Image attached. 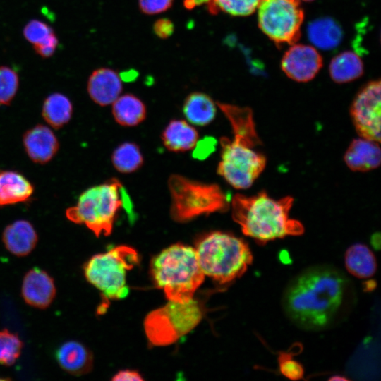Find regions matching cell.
Segmentation results:
<instances>
[{
	"mask_svg": "<svg viewBox=\"0 0 381 381\" xmlns=\"http://www.w3.org/2000/svg\"><path fill=\"white\" fill-rule=\"evenodd\" d=\"M348 286V279L334 267L308 268L286 286L282 299L284 312L301 328L323 329L340 310Z\"/></svg>",
	"mask_w": 381,
	"mask_h": 381,
	"instance_id": "1",
	"label": "cell"
},
{
	"mask_svg": "<svg viewBox=\"0 0 381 381\" xmlns=\"http://www.w3.org/2000/svg\"><path fill=\"white\" fill-rule=\"evenodd\" d=\"M293 203L291 196L275 200L262 190L250 197L236 194L230 206L232 218L240 225L243 234L265 244L304 232L301 222L289 216Z\"/></svg>",
	"mask_w": 381,
	"mask_h": 381,
	"instance_id": "2",
	"label": "cell"
},
{
	"mask_svg": "<svg viewBox=\"0 0 381 381\" xmlns=\"http://www.w3.org/2000/svg\"><path fill=\"white\" fill-rule=\"evenodd\" d=\"M157 287L164 291L169 301L185 303L193 298L202 284V272L194 248L176 243L163 250L150 265Z\"/></svg>",
	"mask_w": 381,
	"mask_h": 381,
	"instance_id": "3",
	"label": "cell"
},
{
	"mask_svg": "<svg viewBox=\"0 0 381 381\" xmlns=\"http://www.w3.org/2000/svg\"><path fill=\"white\" fill-rule=\"evenodd\" d=\"M205 275L220 284L241 277L253 262L252 252L241 238L222 231H212L200 237L195 248Z\"/></svg>",
	"mask_w": 381,
	"mask_h": 381,
	"instance_id": "4",
	"label": "cell"
},
{
	"mask_svg": "<svg viewBox=\"0 0 381 381\" xmlns=\"http://www.w3.org/2000/svg\"><path fill=\"white\" fill-rule=\"evenodd\" d=\"M124 189L121 183L111 179L82 193L75 206L66 211L67 219L85 225L94 234H111L116 214L123 206Z\"/></svg>",
	"mask_w": 381,
	"mask_h": 381,
	"instance_id": "5",
	"label": "cell"
},
{
	"mask_svg": "<svg viewBox=\"0 0 381 381\" xmlns=\"http://www.w3.org/2000/svg\"><path fill=\"white\" fill-rule=\"evenodd\" d=\"M171 195L170 214L178 222L203 214L224 212L230 206L228 195L214 183H205L172 174L168 179Z\"/></svg>",
	"mask_w": 381,
	"mask_h": 381,
	"instance_id": "6",
	"label": "cell"
},
{
	"mask_svg": "<svg viewBox=\"0 0 381 381\" xmlns=\"http://www.w3.org/2000/svg\"><path fill=\"white\" fill-rule=\"evenodd\" d=\"M138 262L139 255L134 248L119 246L89 259L83 267L84 274L105 298L122 299L129 293L127 272Z\"/></svg>",
	"mask_w": 381,
	"mask_h": 381,
	"instance_id": "7",
	"label": "cell"
},
{
	"mask_svg": "<svg viewBox=\"0 0 381 381\" xmlns=\"http://www.w3.org/2000/svg\"><path fill=\"white\" fill-rule=\"evenodd\" d=\"M202 316V306L196 299L185 303L169 301L145 317V332L152 345L167 346L193 330Z\"/></svg>",
	"mask_w": 381,
	"mask_h": 381,
	"instance_id": "8",
	"label": "cell"
},
{
	"mask_svg": "<svg viewBox=\"0 0 381 381\" xmlns=\"http://www.w3.org/2000/svg\"><path fill=\"white\" fill-rule=\"evenodd\" d=\"M220 144L218 174L236 189L250 187L266 166L265 157L255 151L250 142L237 136L222 138Z\"/></svg>",
	"mask_w": 381,
	"mask_h": 381,
	"instance_id": "9",
	"label": "cell"
},
{
	"mask_svg": "<svg viewBox=\"0 0 381 381\" xmlns=\"http://www.w3.org/2000/svg\"><path fill=\"white\" fill-rule=\"evenodd\" d=\"M258 8L260 28L277 46L299 40L304 18L300 0H262Z\"/></svg>",
	"mask_w": 381,
	"mask_h": 381,
	"instance_id": "10",
	"label": "cell"
},
{
	"mask_svg": "<svg viewBox=\"0 0 381 381\" xmlns=\"http://www.w3.org/2000/svg\"><path fill=\"white\" fill-rule=\"evenodd\" d=\"M380 80L365 84L356 95L350 109L358 135L365 139L380 142Z\"/></svg>",
	"mask_w": 381,
	"mask_h": 381,
	"instance_id": "11",
	"label": "cell"
},
{
	"mask_svg": "<svg viewBox=\"0 0 381 381\" xmlns=\"http://www.w3.org/2000/svg\"><path fill=\"white\" fill-rule=\"evenodd\" d=\"M322 66V58L319 52L309 45L294 44L285 52L281 68L291 80L308 82L318 74Z\"/></svg>",
	"mask_w": 381,
	"mask_h": 381,
	"instance_id": "12",
	"label": "cell"
},
{
	"mask_svg": "<svg viewBox=\"0 0 381 381\" xmlns=\"http://www.w3.org/2000/svg\"><path fill=\"white\" fill-rule=\"evenodd\" d=\"M21 294L24 301L37 308H46L56 296V286L52 277L45 271L35 267L25 275Z\"/></svg>",
	"mask_w": 381,
	"mask_h": 381,
	"instance_id": "13",
	"label": "cell"
},
{
	"mask_svg": "<svg viewBox=\"0 0 381 381\" xmlns=\"http://www.w3.org/2000/svg\"><path fill=\"white\" fill-rule=\"evenodd\" d=\"M23 143L30 159L41 164L49 162L59 150L56 136L44 125H37L27 131Z\"/></svg>",
	"mask_w": 381,
	"mask_h": 381,
	"instance_id": "14",
	"label": "cell"
},
{
	"mask_svg": "<svg viewBox=\"0 0 381 381\" xmlns=\"http://www.w3.org/2000/svg\"><path fill=\"white\" fill-rule=\"evenodd\" d=\"M122 91L121 79L116 72L108 68L94 71L87 82V92L97 104L107 106L112 104Z\"/></svg>",
	"mask_w": 381,
	"mask_h": 381,
	"instance_id": "15",
	"label": "cell"
},
{
	"mask_svg": "<svg viewBox=\"0 0 381 381\" xmlns=\"http://www.w3.org/2000/svg\"><path fill=\"white\" fill-rule=\"evenodd\" d=\"M378 142L358 138L352 140L344 155V161L355 171H368L380 166L381 152Z\"/></svg>",
	"mask_w": 381,
	"mask_h": 381,
	"instance_id": "16",
	"label": "cell"
},
{
	"mask_svg": "<svg viewBox=\"0 0 381 381\" xmlns=\"http://www.w3.org/2000/svg\"><path fill=\"white\" fill-rule=\"evenodd\" d=\"M55 356L59 365L74 375L86 374L93 367L92 352L77 341H68L61 344L56 350Z\"/></svg>",
	"mask_w": 381,
	"mask_h": 381,
	"instance_id": "17",
	"label": "cell"
},
{
	"mask_svg": "<svg viewBox=\"0 0 381 381\" xmlns=\"http://www.w3.org/2000/svg\"><path fill=\"white\" fill-rule=\"evenodd\" d=\"M2 239L10 253L22 257L28 255L35 248L37 242V234L29 222L18 220L5 228Z\"/></svg>",
	"mask_w": 381,
	"mask_h": 381,
	"instance_id": "18",
	"label": "cell"
},
{
	"mask_svg": "<svg viewBox=\"0 0 381 381\" xmlns=\"http://www.w3.org/2000/svg\"><path fill=\"white\" fill-rule=\"evenodd\" d=\"M32 184L21 174L0 170V206L23 202L32 195Z\"/></svg>",
	"mask_w": 381,
	"mask_h": 381,
	"instance_id": "19",
	"label": "cell"
},
{
	"mask_svg": "<svg viewBox=\"0 0 381 381\" xmlns=\"http://www.w3.org/2000/svg\"><path fill=\"white\" fill-rule=\"evenodd\" d=\"M310 42L323 50L337 47L343 39V30L340 25L330 17H322L311 21L307 29Z\"/></svg>",
	"mask_w": 381,
	"mask_h": 381,
	"instance_id": "20",
	"label": "cell"
},
{
	"mask_svg": "<svg viewBox=\"0 0 381 381\" xmlns=\"http://www.w3.org/2000/svg\"><path fill=\"white\" fill-rule=\"evenodd\" d=\"M197 130L184 120L171 121L162 134L167 149L172 152H186L193 149L198 141Z\"/></svg>",
	"mask_w": 381,
	"mask_h": 381,
	"instance_id": "21",
	"label": "cell"
},
{
	"mask_svg": "<svg viewBox=\"0 0 381 381\" xmlns=\"http://www.w3.org/2000/svg\"><path fill=\"white\" fill-rule=\"evenodd\" d=\"M217 104L229 121L234 136L247 140L255 146L260 143L250 109L220 102Z\"/></svg>",
	"mask_w": 381,
	"mask_h": 381,
	"instance_id": "22",
	"label": "cell"
},
{
	"mask_svg": "<svg viewBox=\"0 0 381 381\" xmlns=\"http://www.w3.org/2000/svg\"><path fill=\"white\" fill-rule=\"evenodd\" d=\"M216 105L207 95L193 92L185 99L183 111L189 123L203 126L213 121L216 115Z\"/></svg>",
	"mask_w": 381,
	"mask_h": 381,
	"instance_id": "23",
	"label": "cell"
},
{
	"mask_svg": "<svg viewBox=\"0 0 381 381\" xmlns=\"http://www.w3.org/2000/svg\"><path fill=\"white\" fill-rule=\"evenodd\" d=\"M345 266L356 277L364 279L372 277L377 268L376 259L370 248L362 243L350 246L345 253Z\"/></svg>",
	"mask_w": 381,
	"mask_h": 381,
	"instance_id": "24",
	"label": "cell"
},
{
	"mask_svg": "<svg viewBox=\"0 0 381 381\" xmlns=\"http://www.w3.org/2000/svg\"><path fill=\"white\" fill-rule=\"evenodd\" d=\"M329 72L331 78L335 83H349L363 75V64L357 54L351 51H345L332 59Z\"/></svg>",
	"mask_w": 381,
	"mask_h": 381,
	"instance_id": "25",
	"label": "cell"
},
{
	"mask_svg": "<svg viewBox=\"0 0 381 381\" xmlns=\"http://www.w3.org/2000/svg\"><path fill=\"white\" fill-rule=\"evenodd\" d=\"M112 114L115 121L123 126H135L146 117L144 103L131 94L119 96L112 103Z\"/></svg>",
	"mask_w": 381,
	"mask_h": 381,
	"instance_id": "26",
	"label": "cell"
},
{
	"mask_svg": "<svg viewBox=\"0 0 381 381\" xmlns=\"http://www.w3.org/2000/svg\"><path fill=\"white\" fill-rule=\"evenodd\" d=\"M73 105L69 99L61 93L48 96L42 107L44 119L53 128H59L71 118Z\"/></svg>",
	"mask_w": 381,
	"mask_h": 381,
	"instance_id": "27",
	"label": "cell"
},
{
	"mask_svg": "<svg viewBox=\"0 0 381 381\" xmlns=\"http://www.w3.org/2000/svg\"><path fill=\"white\" fill-rule=\"evenodd\" d=\"M111 162L119 172L128 174L138 170L143 164L139 147L133 143H124L113 152Z\"/></svg>",
	"mask_w": 381,
	"mask_h": 381,
	"instance_id": "28",
	"label": "cell"
},
{
	"mask_svg": "<svg viewBox=\"0 0 381 381\" xmlns=\"http://www.w3.org/2000/svg\"><path fill=\"white\" fill-rule=\"evenodd\" d=\"M262 0H208L207 9L212 14L219 11L234 16H246L252 14Z\"/></svg>",
	"mask_w": 381,
	"mask_h": 381,
	"instance_id": "29",
	"label": "cell"
},
{
	"mask_svg": "<svg viewBox=\"0 0 381 381\" xmlns=\"http://www.w3.org/2000/svg\"><path fill=\"white\" fill-rule=\"evenodd\" d=\"M23 342L18 336L7 329L0 331V364L11 365L18 358Z\"/></svg>",
	"mask_w": 381,
	"mask_h": 381,
	"instance_id": "30",
	"label": "cell"
},
{
	"mask_svg": "<svg viewBox=\"0 0 381 381\" xmlns=\"http://www.w3.org/2000/svg\"><path fill=\"white\" fill-rule=\"evenodd\" d=\"M18 83V75L14 70L0 66V104L11 103L17 92Z\"/></svg>",
	"mask_w": 381,
	"mask_h": 381,
	"instance_id": "31",
	"label": "cell"
},
{
	"mask_svg": "<svg viewBox=\"0 0 381 381\" xmlns=\"http://www.w3.org/2000/svg\"><path fill=\"white\" fill-rule=\"evenodd\" d=\"M54 33L49 25L39 20H30L23 30L24 37L33 45L46 40Z\"/></svg>",
	"mask_w": 381,
	"mask_h": 381,
	"instance_id": "32",
	"label": "cell"
},
{
	"mask_svg": "<svg viewBox=\"0 0 381 381\" xmlns=\"http://www.w3.org/2000/svg\"><path fill=\"white\" fill-rule=\"evenodd\" d=\"M279 366L281 373L289 379L300 380L303 375V368L289 354L282 353L279 357Z\"/></svg>",
	"mask_w": 381,
	"mask_h": 381,
	"instance_id": "33",
	"label": "cell"
},
{
	"mask_svg": "<svg viewBox=\"0 0 381 381\" xmlns=\"http://www.w3.org/2000/svg\"><path fill=\"white\" fill-rule=\"evenodd\" d=\"M174 0H138L140 11L147 15H154L168 10Z\"/></svg>",
	"mask_w": 381,
	"mask_h": 381,
	"instance_id": "34",
	"label": "cell"
},
{
	"mask_svg": "<svg viewBox=\"0 0 381 381\" xmlns=\"http://www.w3.org/2000/svg\"><path fill=\"white\" fill-rule=\"evenodd\" d=\"M58 44V38L55 33H54L46 40L33 45V47L37 54L47 58L51 56L54 53Z\"/></svg>",
	"mask_w": 381,
	"mask_h": 381,
	"instance_id": "35",
	"label": "cell"
},
{
	"mask_svg": "<svg viewBox=\"0 0 381 381\" xmlns=\"http://www.w3.org/2000/svg\"><path fill=\"white\" fill-rule=\"evenodd\" d=\"M174 30V23L166 18L158 19L153 25L155 34L162 39H166L172 35Z\"/></svg>",
	"mask_w": 381,
	"mask_h": 381,
	"instance_id": "36",
	"label": "cell"
},
{
	"mask_svg": "<svg viewBox=\"0 0 381 381\" xmlns=\"http://www.w3.org/2000/svg\"><path fill=\"white\" fill-rule=\"evenodd\" d=\"M113 380H143L141 375L136 371L125 370L118 372L112 378Z\"/></svg>",
	"mask_w": 381,
	"mask_h": 381,
	"instance_id": "37",
	"label": "cell"
},
{
	"mask_svg": "<svg viewBox=\"0 0 381 381\" xmlns=\"http://www.w3.org/2000/svg\"><path fill=\"white\" fill-rule=\"evenodd\" d=\"M330 380H346V378L342 377H333L330 378Z\"/></svg>",
	"mask_w": 381,
	"mask_h": 381,
	"instance_id": "38",
	"label": "cell"
},
{
	"mask_svg": "<svg viewBox=\"0 0 381 381\" xmlns=\"http://www.w3.org/2000/svg\"><path fill=\"white\" fill-rule=\"evenodd\" d=\"M303 1H312L313 0H303Z\"/></svg>",
	"mask_w": 381,
	"mask_h": 381,
	"instance_id": "39",
	"label": "cell"
},
{
	"mask_svg": "<svg viewBox=\"0 0 381 381\" xmlns=\"http://www.w3.org/2000/svg\"><path fill=\"white\" fill-rule=\"evenodd\" d=\"M4 380V378H3V379H2V378H0V380Z\"/></svg>",
	"mask_w": 381,
	"mask_h": 381,
	"instance_id": "40",
	"label": "cell"
}]
</instances>
